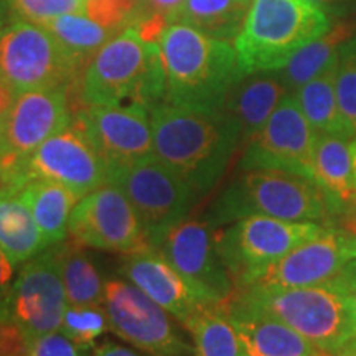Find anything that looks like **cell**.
Listing matches in <instances>:
<instances>
[{"label":"cell","instance_id":"cell-1","mask_svg":"<svg viewBox=\"0 0 356 356\" xmlns=\"http://www.w3.org/2000/svg\"><path fill=\"white\" fill-rule=\"evenodd\" d=\"M154 157L204 195L228 168L239 145V127L225 111L195 109L162 101L149 109Z\"/></svg>","mask_w":356,"mask_h":356},{"label":"cell","instance_id":"cell-2","mask_svg":"<svg viewBox=\"0 0 356 356\" xmlns=\"http://www.w3.org/2000/svg\"><path fill=\"white\" fill-rule=\"evenodd\" d=\"M165 101L195 109L220 111L243 78L234 44L186 24H170L159 40Z\"/></svg>","mask_w":356,"mask_h":356},{"label":"cell","instance_id":"cell-3","mask_svg":"<svg viewBox=\"0 0 356 356\" xmlns=\"http://www.w3.org/2000/svg\"><path fill=\"white\" fill-rule=\"evenodd\" d=\"M84 106H121L149 111L165 101V73L159 43H149L126 26L92 56L79 81Z\"/></svg>","mask_w":356,"mask_h":356},{"label":"cell","instance_id":"cell-4","mask_svg":"<svg viewBox=\"0 0 356 356\" xmlns=\"http://www.w3.org/2000/svg\"><path fill=\"white\" fill-rule=\"evenodd\" d=\"M248 216L315 221L328 228L335 225L318 185L282 170H243L218 195L204 220L218 228Z\"/></svg>","mask_w":356,"mask_h":356},{"label":"cell","instance_id":"cell-5","mask_svg":"<svg viewBox=\"0 0 356 356\" xmlns=\"http://www.w3.org/2000/svg\"><path fill=\"white\" fill-rule=\"evenodd\" d=\"M330 29L327 12L310 0H252L234 40L243 76L277 71Z\"/></svg>","mask_w":356,"mask_h":356},{"label":"cell","instance_id":"cell-6","mask_svg":"<svg viewBox=\"0 0 356 356\" xmlns=\"http://www.w3.org/2000/svg\"><path fill=\"white\" fill-rule=\"evenodd\" d=\"M234 297L289 325L327 353L335 355L356 338V317L350 300L330 284L314 287L252 284L236 289Z\"/></svg>","mask_w":356,"mask_h":356},{"label":"cell","instance_id":"cell-7","mask_svg":"<svg viewBox=\"0 0 356 356\" xmlns=\"http://www.w3.org/2000/svg\"><path fill=\"white\" fill-rule=\"evenodd\" d=\"M327 228L315 221L248 216L216 234V246L236 291L249 286L262 270Z\"/></svg>","mask_w":356,"mask_h":356},{"label":"cell","instance_id":"cell-8","mask_svg":"<svg viewBox=\"0 0 356 356\" xmlns=\"http://www.w3.org/2000/svg\"><path fill=\"white\" fill-rule=\"evenodd\" d=\"M3 188H19L26 181L51 180L68 186L79 198L109 181V167L74 121L32 154L3 170Z\"/></svg>","mask_w":356,"mask_h":356},{"label":"cell","instance_id":"cell-9","mask_svg":"<svg viewBox=\"0 0 356 356\" xmlns=\"http://www.w3.org/2000/svg\"><path fill=\"white\" fill-rule=\"evenodd\" d=\"M109 181L118 185L132 203L152 248L172 226L186 220L197 200V193L184 178L154 155L127 167L113 168Z\"/></svg>","mask_w":356,"mask_h":356},{"label":"cell","instance_id":"cell-10","mask_svg":"<svg viewBox=\"0 0 356 356\" xmlns=\"http://www.w3.org/2000/svg\"><path fill=\"white\" fill-rule=\"evenodd\" d=\"M81 68L42 25L19 20L0 30V81L15 92L70 88Z\"/></svg>","mask_w":356,"mask_h":356},{"label":"cell","instance_id":"cell-11","mask_svg":"<svg viewBox=\"0 0 356 356\" xmlns=\"http://www.w3.org/2000/svg\"><path fill=\"white\" fill-rule=\"evenodd\" d=\"M104 309L109 330L134 348L154 356H193L173 315L134 284L109 279L104 286Z\"/></svg>","mask_w":356,"mask_h":356},{"label":"cell","instance_id":"cell-12","mask_svg":"<svg viewBox=\"0 0 356 356\" xmlns=\"http://www.w3.org/2000/svg\"><path fill=\"white\" fill-rule=\"evenodd\" d=\"M155 249L202 304H225L233 297L234 282L218 252L215 228L207 220L177 222Z\"/></svg>","mask_w":356,"mask_h":356},{"label":"cell","instance_id":"cell-13","mask_svg":"<svg viewBox=\"0 0 356 356\" xmlns=\"http://www.w3.org/2000/svg\"><path fill=\"white\" fill-rule=\"evenodd\" d=\"M65 244L47 246L24 262L2 309L32 337L60 332L63 323L68 307L61 274Z\"/></svg>","mask_w":356,"mask_h":356},{"label":"cell","instance_id":"cell-14","mask_svg":"<svg viewBox=\"0 0 356 356\" xmlns=\"http://www.w3.org/2000/svg\"><path fill=\"white\" fill-rule=\"evenodd\" d=\"M318 134L287 95L264 127L244 145L241 170H282L314 180V152Z\"/></svg>","mask_w":356,"mask_h":356},{"label":"cell","instance_id":"cell-15","mask_svg":"<svg viewBox=\"0 0 356 356\" xmlns=\"http://www.w3.org/2000/svg\"><path fill=\"white\" fill-rule=\"evenodd\" d=\"M68 234L78 246L122 254L150 246L132 203L111 181L79 200L71 213Z\"/></svg>","mask_w":356,"mask_h":356},{"label":"cell","instance_id":"cell-16","mask_svg":"<svg viewBox=\"0 0 356 356\" xmlns=\"http://www.w3.org/2000/svg\"><path fill=\"white\" fill-rule=\"evenodd\" d=\"M74 124L89 137L109 170L154 155L152 122L142 106H84Z\"/></svg>","mask_w":356,"mask_h":356},{"label":"cell","instance_id":"cell-17","mask_svg":"<svg viewBox=\"0 0 356 356\" xmlns=\"http://www.w3.org/2000/svg\"><path fill=\"white\" fill-rule=\"evenodd\" d=\"M71 122L68 88H40L17 92L3 127L0 150L2 170L32 154Z\"/></svg>","mask_w":356,"mask_h":356},{"label":"cell","instance_id":"cell-18","mask_svg":"<svg viewBox=\"0 0 356 356\" xmlns=\"http://www.w3.org/2000/svg\"><path fill=\"white\" fill-rule=\"evenodd\" d=\"M355 259L356 233L333 226L267 267L249 286L252 284L282 287L323 286L335 279Z\"/></svg>","mask_w":356,"mask_h":356},{"label":"cell","instance_id":"cell-19","mask_svg":"<svg viewBox=\"0 0 356 356\" xmlns=\"http://www.w3.org/2000/svg\"><path fill=\"white\" fill-rule=\"evenodd\" d=\"M314 181L330 207L333 222L350 229L356 210L355 137L318 134L314 152Z\"/></svg>","mask_w":356,"mask_h":356},{"label":"cell","instance_id":"cell-20","mask_svg":"<svg viewBox=\"0 0 356 356\" xmlns=\"http://www.w3.org/2000/svg\"><path fill=\"white\" fill-rule=\"evenodd\" d=\"M221 305L238 332L244 356H333L273 315L236 299L234 293Z\"/></svg>","mask_w":356,"mask_h":356},{"label":"cell","instance_id":"cell-21","mask_svg":"<svg viewBox=\"0 0 356 356\" xmlns=\"http://www.w3.org/2000/svg\"><path fill=\"white\" fill-rule=\"evenodd\" d=\"M119 273L181 323L202 305L180 274L152 246L124 254Z\"/></svg>","mask_w":356,"mask_h":356},{"label":"cell","instance_id":"cell-22","mask_svg":"<svg viewBox=\"0 0 356 356\" xmlns=\"http://www.w3.org/2000/svg\"><path fill=\"white\" fill-rule=\"evenodd\" d=\"M287 95L291 92L275 71L248 74L234 83L222 111L239 127L243 147L264 127Z\"/></svg>","mask_w":356,"mask_h":356},{"label":"cell","instance_id":"cell-23","mask_svg":"<svg viewBox=\"0 0 356 356\" xmlns=\"http://www.w3.org/2000/svg\"><path fill=\"white\" fill-rule=\"evenodd\" d=\"M19 190L30 207L47 246L63 243L68 236L71 213L81 198L68 186L51 180L26 181Z\"/></svg>","mask_w":356,"mask_h":356},{"label":"cell","instance_id":"cell-24","mask_svg":"<svg viewBox=\"0 0 356 356\" xmlns=\"http://www.w3.org/2000/svg\"><path fill=\"white\" fill-rule=\"evenodd\" d=\"M0 248L17 266L47 248L42 231L19 188L0 190Z\"/></svg>","mask_w":356,"mask_h":356},{"label":"cell","instance_id":"cell-25","mask_svg":"<svg viewBox=\"0 0 356 356\" xmlns=\"http://www.w3.org/2000/svg\"><path fill=\"white\" fill-rule=\"evenodd\" d=\"M355 22H338L330 26L322 37L307 43L299 51L293 53L291 60L282 68L275 71L289 92L293 95L297 89L317 78L322 71L337 60L338 51L343 44L355 37Z\"/></svg>","mask_w":356,"mask_h":356},{"label":"cell","instance_id":"cell-26","mask_svg":"<svg viewBox=\"0 0 356 356\" xmlns=\"http://www.w3.org/2000/svg\"><path fill=\"white\" fill-rule=\"evenodd\" d=\"M335 71L337 60L330 66H327L317 78L310 79L309 83L297 89L293 96L315 132L353 137L343 115H341L340 106H338Z\"/></svg>","mask_w":356,"mask_h":356},{"label":"cell","instance_id":"cell-27","mask_svg":"<svg viewBox=\"0 0 356 356\" xmlns=\"http://www.w3.org/2000/svg\"><path fill=\"white\" fill-rule=\"evenodd\" d=\"M249 3L243 0H185L170 24H186L218 40H236L246 19Z\"/></svg>","mask_w":356,"mask_h":356},{"label":"cell","instance_id":"cell-28","mask_svg":"<svg viewBox=\"0 0 356 356\" xmlns=\"http://www.w3.org/2000/svg\"><path fill=\"white\" fill-rule=\"evenodd\" d=\"M184 327L193 338V356H244L238 332L221 304H202Z\"/></svg>","mask_w":356,"mask_h":356},{"label":"cell","instance_id":"cell-29","mask_svg":"<svg viewBox=\"0 0 356 356\" xmlns=\"http://www.w3.org/2000/svg\"><path fill=\"white\" fill-rule=\"evenodd\" d=\"M42 26H44L56 38L61 48L68 53V56L81 70L86 68L92 56L106 43L111 42L115 35L121 33L97 24L84 13H70V15L56 17V19L47 20Z\"/></svg>","mask_w":356,"mask_h":356},{"label":"cell","instance_id":"cell-30","mask_svg":"<svg viewBox=\"0 0 356 356\" xmlns=\"http://www.w3.org/2000/svg\"><path fill=\"white\" fill-rule=\"evenodd\" d=\"M61 274L68 305H104V286L91 257L76 243H66Z\"/></svg>","mask_w":356,"mask_h":356},{"label":"cell","instance_id":"cell-31","mask_svg":"<svg viewBox=\"0 0 356 356\" xmlns=\"http://www.w3.org/2000/svg\"><path fill=\"white\" fill-rule=\"evenodd\" d=\"M109 330L104 305H68L60 332L84 350H91L96 340Z\"/></svg>","mask_w":356,"mask_h":356},{"label":"cell","instance_id":"cell-32","mask_svg":"<svg viewBox=\"0 0 356 356\" xmlns=\"http://www.w3.org/2000/svg\"><path fill=\"white\" fill-rule=\"evenodd\" d=\"M337 99L351 136L356 137V37L340 48L335 71Z\"/></svg>","mask_w":356,"mask_h":356},{"label":"cell","instance_id":"cell-33","mask_svg":"<svg viewBox=\"0 0 356 356\" xmlns=\"http://www.w3.org/2000/svg\"><path fill=\"white\" fill-rule=\"evenodd\" d=\"M22 20L42 25L70 13H84L88 0H12Z\"/></svg>","mask_w":356,"mask_h":356},{"label":"cell","instance_id":"cell-34","mask_svg":"<svg viewBox=\"0 0 356 356\" xmlns=\"http://www.w3.org/2000/svg\"><path fill=\"white\" fill-rule=\"evenodd\" d=\"M137 0H88L84 15L97 24L122 32Z\"/></svg>","mask_w":356,"mask_h":356},{"label":"cell","instance_id":"cell-35","mask_svg":"<svg viewBox=\"0 0 356 356\" xmlns=\"http://www.w3.org/2000/svg\"><path fill=\"white\" fill-rule=\"evenodd\" d=\"M33 338L6 310H0V356H30Z\"/></svg>","mask_w":356,"mask_h":356},{"label":"cell","instance_id":"cell-36","mask_svg":"<svg viewBox=\"0 0 356 356\" xmlns=\"http://www.w3.org/2000/svg\"><path fill=\"white\" fill-rule=\"evenodd\" d=\"M86 351L61 332H53L33 338L30 356H86Z\"/></svg>","mask_w":356,"mask_h":356},{"label":"cell","instance_id":"cell-37","mask_svg":"<svg viewBox=\"0 0 356 356\" xmlns=\"http://www.w3.org/2000/svg\"><path fill=\"white\" fill-rule=\"evenodd\" d=\"M184 2L185 0H137L126 26L139 24L147 19H154V17L167 20L170 24L172 15Z\"/></svg>","mask_w":356,"mask_h":356},{"label":"cell","instance_id":"cell-38","mask_svg":"<svg viewBox=\"0 0 356 356\" xmlns=\"http://www.w3.org/2000/svg\"><path fill=\"white\" fill-rule=\"evenodd\" d=\"M328 284L345 293L346 299L350 300L351 309H353L356 317V259L351 261L350 264Z\"/></svg>","mask_w":356,"mask_h":356},{"label":"cell","instance_id":"cell-39","mask_svg":"<svg viewBox=\"0 0 356 356\" xmlns=\"http://www.w3.org/2000/svg\"><path fill=\"white\" fill-rule=\"evenodd\" d=\"M15 262L0 248V310L6 307L8 293L15 282Z\"/></svg>","mask_w":356,"mask_h":356},{"label":"cell","instance_id":"cell-40","mask_svg":"<svg viewBox=\"0 0 356 356\" xmlns=\"http://www.w3.org/2000/svg\"><path fill=\"white\" fill-rule=\"evenodd\" d=\"M92 356H154V355L144 353V351L139 353L137 350H132V348H127V346L108 341V343L97 346V348L95 350V355Z\"/></svg>","mask_w":356,"mask_h":356},{"label":"cell","instance_id":"cell-41","mask_svg":"<svg viewBox=\"0 0 356 356\" xmlns=\"http://www.w3.org/2000/svg\"><path fill=\"white\" fill-rule=\"evenodd\" d=\"M22 20L17 13L15 7H13L12 0H0V30L7 29L15 22Z\"/></svg>","mask_w":356,"mask_h":356},{"label":"cell","instance_id":"cell-42","mask_svg":"<svg viewBox=\"0 0 356 356\" xmlns=\"http://www.w3.org/2000/svg\"><path fill=\"white\" fill-rule=\"evenodd\" d=\"M314 2L315 6H318L322 10L325 12H338L341 8V6L346 2V0H310Z\"/></svg>","mask_w":356,"mask_h":356},{"label":"cell","instance_id":"cell-43","mask_svg":"<svg viewBox=\"0 0 356 356\" xmlns=\"http://www.w3.org/2000/svg\"><path fill=\"white\" fill-rule=\"evenodd\" d=\"M333 356H356V338L346 343L341 350H338Z\"/></svg>","mask_w":356,"mask_h":356},{"label":"cell","instance_id":"cell-44","mask_svg":"<svg viewBox=\"0 0 356 356\" xmlns=\"http://www.w3.org/2000/svg\"><path fill=\"white\" fill-rule=\"evenodd\" d=\"M3 127H6V119L0 115V150H2V139H3Z\"/></svg>","mask_w":356,"mask_h":356},{"label":"cell","instance_id":"cell-45","mask_svg":"<svg viewBox=\"0 0 356 356\" xmlns=\"http://www.w3.org/2000/svg\"><path fill=\"white\" fill-rule=\"evenodd\" d=\"M6 186V180H3V170H2V163H0V190Z\"/></svg>","mask_w":356,"mask_h":356},{"label":"cell","instance_id":"cell-46","mask_svg":"<svg viewBox=\"0 0 356 356\" xmlns=\"http://www.w3.org/2000/svg\"><path fill=\"white\" fill-rule=\"evenodd\" d=\"M350 229H351V231H355V233H356V210H355V216H353V221H351Z\"/></svg>","mask_w":356,"mask_h":356},{"label":"cell","instance_id":"cell-47","mask_svg":"<svg viewBox=\"0 0 356 356\" xmlns=\"http://www.w3.org/2000/svg\"><path fill=\"white\" fill-rule=\"evenodd\" d=\"M355 163H356V137H355Z\"/></svg>","mask_w":356,"mask_h":356},{"label":"cell","instance_id":"cell-48","mask_svg":"<svg viewBox=\"0 0 356 356\" xmlns=\"http://www.w3.org/2000/svg\"><path fill=\"white\" fill-rule=\"evenodd\" d=\"M243 2H246V3H251V2H252V0H243Z\"/></svg>","mask_w":356,"mask_h":356}]
</instances>
